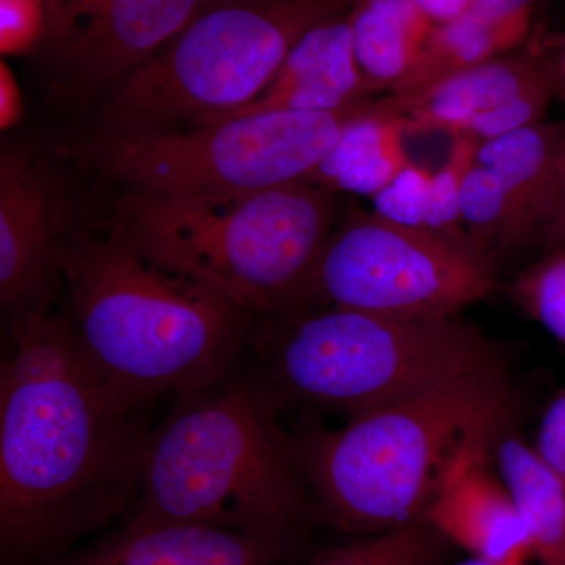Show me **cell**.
Segmentation results:
<instances>
[{
	"label": "cell",
	"mask_w": 565,
	"mask_h": 565,
	"mask_svg": "<svg viewBox=\"0 0 565 565\" xmlns=\"http://www.w3.org/2000/svg\"><path fill=\"white\" fill-rule=\"evenodd\" d=\"M151 429L85 359L70 316L9 318L0 367V555L47 565L132 511Z\"/></svg>",
	"instance_id": "obj_1"
},
{
	"label": "cell",
	"mask_w": 565,
	"mask_h": 565,
	"mask_svg": "<svg viewBox=\"0 0 565 565\" xmlns=\"http://www.w3.org/2000/svg\"><path fill=\"white\" fill-rule=\"evenodd\" d=\"M61 267L85 359L134 408L221 384L250 341V316L152 263L117 226L106 236L71 233Z\"/></svg>",
	"instance_id": "obj_2"
},
{
	"label": "cell",
	"mask_w": 565,
	"mask_h": 565,
	"mask_svg": "<svg viewBox=\"0 0 565 565\" xmlns=\"http://www.w3.org/2000/svg\"><path fill=\"white\" fill-rule=\"evenodd\" d=\"M262 375L182 397L151 429L131 516L200 523L307 546L321 520Z\"/></svg>",
	"instance_id": "obj_3"
},
{
	"label": "cell",
	"mask_w": 565,
	"mask_h": 565,
	"mask_svg": "<svg viewBox=\"0 0 565 565\" xmlns=\"http://www.w3.org/2000/svg\"><path fill=\"white\" fill-rule=\"evenodd\" d=\"M514 405L504 364H494L338 430L307 424L291 437L294 455L321 520L343 533H384L422 520L457 452L508 433Z\"/></svg>",
	"instance_id": "obj_4"
},
{
	"label": "cell",
	"mask_w": 565,
	"mask_h": 565,
	"mask_svg": "<svg viewBox=\"0 0 565 565\" xmlns=\"http://www.w3.org/2000/svg\"><path fill=\"white\" fill-rule=\"evenodd\" d=\"M333 193L308 182L218 195L126 192L114 226L152 263L250 318L311 310Z\"/></svg>",
	"instance_id": "obj_5"
},
{
	"label": "cell",
	"mask_w": 565,
	"mask_h": 565,
	"mask_svg": "<svg viewBox=\"0 0 565 565\" xmlns=\"http://www.w3.org/2000/svg\"><path fill=\"white\" fill-rule=\"evenodd\" d=\"M263 381L277 404L297 401L351 416L449 379L503 364L481 330L446 318H396L332 307L253 323Z\"/></svg>",
	"instance_id": "obj_6"
},
{
	"label": "cell",
	"mask_w": 565,
	"mask_h": 565,
	"mask_svg": "<svg viewBox=\"0 0 565 565\" xmlns=\"http://www.w3.org/2000/svg\"><path fill=\"white\" fill-rule=\"evenodd\" d=\"M353 0H207L150 62L99 103V136L228 120L269 87L297 41Z\"/></svg>",
	"instance_id": "obj_7"
},
{
	"label": "cell",
	"mask_w": 565,
	"mask_h": 565,
	"mask_svg": "<svg viewBox=\"0 0 565 565\" xmlns=\"http://www.w3.org/2000/svg\"><path fill=\"white\" fill-rule=\"evenodd\" d=\"M374 102L327 114L273 111L181 131L99 136L61 148L126 192L218 195L305 182Z\"/></svg>",
	"instance_id": "obj_8"
},
{
	"label": "cell",
	"mask_w": 565,
	"mask_h": 565,
	"mask_svg": "<svg viewBox=\"0 0 565 565\" xmlns=\"http://www.w3.org/2000/svg\"><path fill=\"white\" fill-rule=\"evenodd\" d=\"M490 256L371 214L334 228L316 274V302L396 318H446L493 291Z\"/></svg>",
	"instance_id": "obj_9"
},
{
	"label": "cell",
	"mask_w": 565,
	"mask_h": 565,
	"mask_svg": "<svg viewBox=\"0 0 565 565\" xmlns=\"http://www.w3.org/2000/svg\"><path fill=\"white\" fill-rule=\"evenodd\" d=\"M57 177L25 148L0 152V303L7 318L50 313L70 237Z\"/></svg>",
	"instance_id": "obj_10"
},
{
	"label": "cell",
	"mask_w": 565,
	"mask_h": 565,
	"mask_svg": "<svg viewBox=\"0 0 565 565\" xmlns=\"http://www.w3.org/2000/svg\"><path fill=\"white\" fill-rule=\"evenodd\" d=\"M207 0H99L57 47L55 90L73 102L103 99L161 52Z\"/></svg>",
	"instance_id": "obj_11"
},
{
	"label": "cell",
	"mask_w": 565,
	"mask_h": 565,
	"mask_svg": "<svg viewBox=\"0 0 565 565\" xmlns=\"http://www.w3.org/2000/svg\"><path fill=\"white\" fill-rule=\"evenodd\" d=\"M500 438H475L457 452L423 519L475 559L526 564L533 557L530 533L503 476L490 467Z\"/></svg>",
	"instance_id": "obj_12"
},
{
	"label": "cell",
	"mask_w": 565,
	"mask_h": 565,
	"mask_svg": "<svg viewBox=\"0 0 565 565\" xmlns=\"http://www.w3.org/2000/svg\"><path fill=\"white\" fill-rule=\"evenodd\" d=\"M307 546L200 523L129 516L120 530L47 565H286Z\"/></svg>",
	"instance_id": "obj_13"
},
{
	"label": "cell",
	"mask_w": 565,
	"mask_h": 565,
	"mask_svg": "<svg viewBox=\"0 0 565 565\" xmlns=\"http://www.w3.org/2000/svg\"><path fill=\"white\" fill-rule=\"evenodd\" d=\"M349 10L305 33L263 95L228 120L273 111L327 114L371 102L373 90L353 52Z\"/></svg>",
	"instance_id": "obj_14"
},
{
	"label": "cell",
	"mask_w": 565,
	"mask_h": 565,
	"mask_svg": "<svg viewBox=\"0 0 565 565\" xmlns=\"http://www.w3.org/2000/svg\"><path fill=\"white\" fill-rule=\"evenodd\" d=\"M552 79L546 63L530 54L509 52L412 95H388L375 107L403 118L408 134H460L479 115Z\"/></svg>",
	"instance_id": "obj_15"
},
{
	"label": "cell",
	"mask_w": 565,
	"mask_h": 565,
	"mask_svg": "<svg viewBox=\"0 0 565 565\" xmlns=\"http://www.w3.org/2000/svg\"><path fill=\"white\" fill-rule=\"evenodd\" d=\"M489 167L511 196L523 243L541 237L559 206L565 169V122L541 121L481 143Z\"/></svg>",
	"instance_id": "obj_16"
},
{
	"label": "cell",
	"mask_w": 565,
	"mask_h": 565,
	"mask_svg": "<svg viewBox=\"0 0 565 565\" xmlns=\"http://www.w3.org/2000/svg\"><path fill=\"white\" fill-rule=\"evenodd\" d=\"M403 118L384 114L375 102L353 118L307 181L326 191L373 199L411 162Z\"/></svg>",
	"instance_id": "obj_17"
},
{
	"label": "cell",
	"mask_w": 565,
	"mask_h": 565,
	"mask_svg": "<svg viewBox=\"0 0 565 565\" xmlns=\"http://www.w3.org/2000/svg\"><path fill=\"white\" fill-rule=\"evenodd\" d=\"M349 25L356 63L373 92H390L403 79L435 28L416 0H353Z\"/></svg>",
	"instance_id": "obj_18"
},
{
	"label": "cell",
	"mask_w": 565,
	"mask_h": 565,
	"mask_svg": "<svg viewBox=\"0 0 565 565\" xmlns=\"http://www.w3.org/2000/svg\"><path fill=\"white\" fill-rule=\"evenodd\" d=\"M533 14L490 20L468 10L456 20L437 24L418 58L390 95H412L501 55L514 52L530 33Z\"/></svg>",
	"instance_id": "obj_19"
},
{
	"label": "cell",
	"mask_w": 565,
	"mask_h": 565,
	"mask_svg": "<svg viewBox=\"0 0 565 565\" xmlns=\"http://www.w3.org/2000/svg\"><path fill=\"white\" fill-rule=\"evenodd\" d=\"M497 468L514 497L539 565H565V482L515 435L494 445Z\"/></svg>",
	"instance_id": "obj_20"
},
{
	"label": "cell",
	"mask_w": 565,
	"mask_h": 565,
	"mask_svg": "<svg viewBox=\"0 0 565 565\" xmlns=\"http://www.w3.org/2000/svg\"><path fill=\"white\" fill-rule=\"evenodd\" d=\"M455 545L426 520L322 550L307 565H444Z\"/></svg>",
	"instance_id": "obj_21"
},
{
	"label": "cell",
	"mask_w": 565,
	"mask_h": 565,
	"mask_svg": "<svg viewBox=\"0 0 565 565\" xmlns=\"http://www.w3.org/2000/svg\"><path fill=\"white\" fill-rule=\"evenodd\" d=\"M460 217L471 243L487 256H490V245L523 244L514 206L503 182L478 161L465 178Z\"/></svg>",
	"instance_id": "obj_22"
},
{
	"label": "cell",
	"mask_w": 565,
	"mask_h": 565,
	"mask_svg": "<svg viewBox=\"0 0 565 565\" xmlns=\"http://www.w3.org/2000/svg\"><path fill=\"white\" fill-rule=\"evenodd\" d=\"M452 137L455 139L445 162L437 172H433L426 230L479 250L465 232L462 217H460V196H462L465 178L478 161L481 143L463 134H456Z\"/></svg>",
	"instance_id": "obj_23"
},
{
	"label": "cell",
	"mask_w": 565,
	"mask_h": 565,
	"mask_svg": "<svg viewBox=\"0 0 565 565\" xmlns=\"http://www.w3.org/2000/svg\"><path fill=\"white\" fill-rule=\"evenodd\" d=\"M515 303L565 345V248L553 250L516 278Z\"/></svg>",
	"instance_id": "obj_24"
},
{
	"label": "cell",
	"mask_w": 565,
	"mask_h": 565,
	"mask_svg": "<svg viewBox=\"0 0 565 565\" xmlns=\"http://www.w3.org/2000/svg\"><path fill=\"white\" fill-rule=\"evenodd\" d=\"M552 90L553 79L541 82L492 110L479 115L460 134L478 140L479 143H486L545 121L552 103Z\"/></svg>",
	"instance_id": "obj_25"
},
{
	"label": "cell",
	"mask_w": 565,
	"mask_h": 565,
	"mask_svg": "<svg viewBox=\"0 0 565 565\" xmlns=\"http://www.w3.org/2000/svg\"><path fill=\"white\" fill-rule=\"evenodd\" d=\"M430 180V170L414 161L408 162L386 188L371 199L375 214L399 225L426 230Z\"/></svg>",
	"instance_id": "obj_26"
},
{
	"label": "cell",
	"mask_w": 565,
	"mask_h": 565,
	"mask_svg": "<svg viewBox=\"0 0 565 565\" xmlns=\"http://www.w3.org/2000/svg\"><path fill=\"white\" fill-rule=\"evenodd\" d=\"M50 35L46 0H0V54H31Z\"/></svg>",
	"instance_id": "obj_27"
},
{
	"label": "cell",
	"mask_w": 565,
	"mask_h": 565,
	"mask_svg": "<svg viewBox=\"0 0 565 565\" xmlns=\"http://www.w3.org/2000/svg\"><path fill=\"white\" fill-rule=\"evenodd\" d=\"M533 448L565 482V386L546 408Z\"/></svg>",
	"instance_id": "obj_28"
},
{
	"label": "cell",
	"mask_w": 565,
	"mask_h": 565,
	"mask_svg": "<svg viewBox=\"0 0 565 565\" xmlns=\"http://www.w3.org/2000/svg\"><path fill=\"white\" fill-rule=\"evenodd\" d=\"M50 9V36L57 47L70 39L99 0H46Z\"/></svg>",
	"instance_id": "obj_29"
},
{
	"label": "cell",
	"mask_w": 565,
	"mask_h": 565,
	"mask_svg": "<svg viewBox=\"0 0 565 565\" xmlns=\"http://www.w3.org/2000/svg\"><path fill=\"white\" fill-rule=\"evenodd\" d=\"M24 115V98L13 70L6 61L0 62V129L17 128Z\"/></svg>",
	"instance_id": "obj_30"
},
{
	"label": "cell",
	"mask_w": 565,
	"mask_h": 565,
	"mask_svg": "<svg viewBox=\"0 0 565 565\" xmlns=\"http://www.w3.org/2000/svg\"><path fill=\"white\" fill-rule=\"evenodd\" d=\"M537 0H476L471 11L490 18V20H504V18L533 14Z\"/></svg>",
	"instance_id": "obj_31"
},
{
	"label": "cell",
	"mask_w": 565,
	"mask_h": 565,
	"mask_svg": "<svg viewBox=\"0 0 565 565\" xmlns=\"http://www.w3.org/2000/svg\"><path fill=\"white\" fill-rule=\"evenodd\" d=\"M475 2L476 0H416L435 25L462 17Z\"/></svg>",
	"instance_id": "obj_32"
},
{
	"label": "cell",
	"mask_w": 565,
	"mask_h": 565,
	"mask_svg": "<svg viewBox=\"0 0 565 565\" xmlns=\"http://www.w3.org/2000/svg\"><path fill=\"white\" fill-rule=\"evenodd\" d=\"M462 565H526V564H494V563H487V561L482 559H471L470 563H465Z\"/></svg>",
	"instance_id": "obj_33"
},
{
	"label": "cell",
	"mask_w": 565,
	"mask_h": 565,
	"mask_svg": "<svg viewBox=\"0 0 565 565\" xmlns=\"http://www.w3.org/2000/svg\"><path fill=\"white\" fill-rule=\"evenodd\" d=\"M561 76H563V81L565 84V46L563 52V58H561Z\"/></svg>",
	"instance_id": "obj_34"
}]
</instances>
